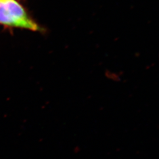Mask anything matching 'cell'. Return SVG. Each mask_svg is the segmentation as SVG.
Wrapping results in <instances>:
<instances>
[{
  "label": "cell",
  "mask_w": 159,
  "mask_h": 159,
  "mask_svg": "<svg viewBox=\"0 0 159 159\" xmlns=\"http://www.w3.org/2000/svg\"><path fill=\"white\" fill-rule=\"evenodd\" d=\"M0 24L33 31L42 30L16 0H0Z\"/></svg>",
  "instance_id": "cell-1"
}]
</instances>
